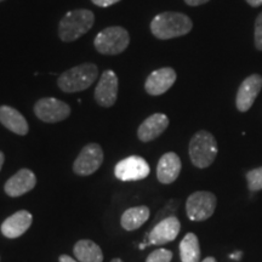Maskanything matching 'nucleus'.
I'll return each instance as SVG.
<instances>
[{"label": "nucleus", "mask_w": 262, "mask_h": 262, "mask_svg": "<svg viewBox=\"0 0 262 262\" xmlns=\"http://www.w3.org/2000/svg\"><path fill=\"white\" fill-rule=\"evenodd\" d=\"M192 28V19L181 12H162L150 22L152 34L162 40L182 37L188 34Z\"/></svg>", "instance_id": "nucleus-1"}, {"label": "nucleus", "mask_w": 262, "mask_h": 262, "mask_svg": "<svg viewBox=\"0 0 262 262\" xmlns=\"http://www.w3.org/2000/svg\"><path fill=\"white\" fill-rule=\"evenodd\" d=\"M94 12L86 9L67 12L58 25V37L62 41H74L93 28Z\"/></svg>", "instance_id": "nucleus-2"}, {"label": "nucleus", "mask_w": 262, "mask_h": 262, "mask_svg": "<svg viewBox=\"0 0 262 262\" xmlns=\"http://www.w3.org/2000/svg\"><path fill=\"white\" fill-rule=\"evenodd\" d=\"M189 158L195 168H209L215 162L219 147L216 139L209 131L201 130L194 134L189 141Z\"/></svg>", "instance_id": "nucleus-3"}, {"label": "nucleus", "mask_w": 262, "mask_h": 262, "mask_svg": "<svg viewBox=\"0 0 262 262\" xmlns=\"http://www.w3.org/2000/svg\"><path fill=\"white\" fill-rule=\"evenodd\" d=\"M98 75L94 63H83L62 73L57 79L58 88L63 93H79L89 89Z\"/></svg>", "instance_id": "nucleus-4"}, {"label": "nucleus", "mask_w": 262, "mask_h": 262, "mask_svg": "<svg viewBox=\"0 0 262 262\" xmlns=\"http://www.w3.org/2000/svg\"><path fill=\"white\" fill-rule=\"evenodd\" d=\"M130 42L129 32L119 26L107 27L96 35L94 45L102 55H118L126 50Z\"/></svg>", "instance_id": "nucleus-5"}, {"label": "nucleus", "mask_w": 262, "mask_h": 262, "mask_svg": "<svg viewBox=\"0 0 262 262\" xmlns=\"http://www.w3.org/2000/svg\"><path fill=\"white\" fill-rule=\"evenodd\" d=\"M217 199L214 193L198 191L192 193L186 201V212L191 221H205L214 215Z\"/></svg>", "instance_id": "nucleus-6"}, {"label": "nucleus", "mask_w": 262, "mask_h": 262, "mask_svg": "<svg viewBox=\"0 0 262 262\" xmlns=\"http://www.w3.org/2000/svg\"><path fill=\"white\" fill-rule=\"evenodd\" d=\"M103 163V150L97 143H89L80 150L74 160L73 171L79 176H89L96 172Z\"/></svg>", "instance_id": "nucleus-7"}, {"label": "nucleus", "mask_w": 262, "mask_h": 262, "mask_svg": "<svg viewBox=\"0 0 262 262\" xmlns=\"http://www.w3.org/2000/svg\"><path fill=\"white\" fill-rule=\"evenodd\" d=\"M34 113L41 122L58 123L70 117L71 107L55 97H44L35 103Z\"/></svg>", "instance_id": "nucleus-8"}, {"label": "nucleus", "mask_w": 262, "mask_h": 262, "mask_svg": "<svg viewBox=\"0 0 262 262\" xmlns=\"http://www.w3.org/2000/svg\"><path fill=\"white\" fill-rule=\"evenodd\" d=\"M150 168L142 157L130 156L120 160L114 169V175L120 181H140L149 175Z\"/></svg>", "instance_id": "nucleus-9"}, {"label": "nucleus", "mask_w": 262, "mask_h": 262, "mask_svg": "<svg viewBox=\"0 0 262 262\" xmlns=\"http://www.w3.org/2000/svg\"><path fill=\"white\" fill-rule=\"evenodd\" d=\"M261 89L262 77L260 74H251L242 81L235 97V106L239 112H248L250 110Z\"/></svg>", "instance_id": "nucleus-10"}, {"label": "nucleus", "mask_w": 262, "mask_h": 262, "mask_svg": "<svg viewBox=\"0 0 262 262\" xmlns=\"http://www.w3.org/2000/svg\"><path fill=\"white\" fill-rule=\"evenodd\" d=\"M118 77L113 71L107 70L101 75L95 89V100L102 107H112L118 97Z\"/></svg>", "instance_id": "nucleus-11"}, {"label": "nucleus", "mask_w": 262, "mask_h": 262, "mask_svg": "<svg viewBox=\"0 0 262 262\" xmlns=\"http://www.w3.org/2000/svg\"><path fill=\"white\" fill-rule=\"evenodd\" d=\"M176 81V72L170 67H163L153 71L147 77L145 83L146 93L150 96H160L165 94Z\"/></svg>", "instance_id": "nucleus-12"}, {"label": "nucleus", "mask_w": 262, "mask_h": 262, "mask_svg": "<svg viewBox=\"0 0 262 262\" xmlns=\"http://www.w3.org/2000/svg\"><path fill=\"white\" fill-rule=\"evenodd\" d=\"M180 231L181 224L176 216H169L155 226L148 234V245H163L175 241Z\"/></svg>", "instance_id": "nucleus-13"}, {"label": "nucleus", "mask_w": 262, "mask_h": 262, "mask_svg": "<svg viewBox=\"0 0 262 262\" xmlns=\"http://www.w3.org/2000/svg\"><path fill=\"white\" fill-rule=\"evenodd\" d=\"M37 185L35 173L29 169H21L11 176L4 186V191L9 196H21L31 192Z\"/></svg>", "instance_id": "nucleus-14"}, {"label": "nucleus", "mask_w": 262, "mask_h": 262, "mask_svg": "<svg viewBox=\"0 0 262 262\" xmlns=\"http://www.w3.org/2000/svg\"><path fill=\"white\" fill-rule=\"evenodd\" d=\"M182 164L180 157L173 152H168L162 156L157 165V178L163 185H170L176 181L181 172Z\"/></svg>", "instance_id": "nucleus-15"}, {"label": "nucleus", "mask_w": 262, "mask_h": 262, "mask_svg": "<svg viewBox=\"0 0 262 262\" xmlns=\"http://www.w3.org/2000/svg\"><path fill=\"white\" fill-rule=\"evenodd\" d=\"M33 222V216L27 210H19L12 214L2 224V233L6 238L15 239L24 235Z\"/></svg>", "instance_id": "nucleus-16"}, {"label": "nucleus", "mask_w": 262, "mask_h": 262, "mask_svg": "<svg viewBox=\"0 0 262 262\" xmlns=\"http://www.w3.org/2000/svg\"><path fill=\"white\" fill-rule=\"evenodd\" d=\"M168 126L169 118L163 113H155L139 126L137 137L142 142H150L162 135Z\"/></svg>", "instance_id": "nucleus-17"}, {"label": "nucleus", "mask_w": 262, "mask_h": 262, "mask_svg": "<svg viewBox=\"0 0 262 262\" xmlns=\"http://www.w3.org/2000/svg\"><path fill=\"white\" fill-rule=\"evenodd\" d=\"M0 123L12 133L19 136L28 134L29 126L26 118L15 108L10 106H0Z\"/></svg>", "instance_id": "nucleus-18"}, {"label": "nucleus", "mask_w": 262, "mask_h": 262, "mask_svg": "<svg viewBox=\"0 0 262 262\" xmlns=\"http://www.w3.org/2000/svg\"><path fill=\"white\" fill-rule=\"evenodd\" d=\"M149 215L150 211L148 206H134V208H130L126 211H124L122 219H120V224H122V227L125 231H135V229H139L141 226L146 224L147 220L149 219Z\"/></svg>", "instance_id": "nucleus-19"}, {"label": "nucleus", "mask_w": 262, "mask_h": 262, "mask_svg": "<svg viewBox=\"0 0 262 262\" xmlns=\"http://www.w3.org/2000/svg\"><path fill=\"white\" fill-rule=\"evenodd\" d=\"M73 251L74 256L79 262H103L102 249L89 239L78 241Z\"/></svg>", "instance_id": "nucleus-20"}, {"label": "nucleus", "mask_w": 262, "mask_h": 262, "mask_svg": "<svg viewBox=\"0 0 262 262\" xmlns=\"http://www.w3.org/2000/svg\"><path fill=\"white\" fill-rule=\"evenodd\" d=\"M201 245L194 233L189 232L180 243V256L182 262H201Z\"/></svg>", "instance_id": "nucleus-21"}, {"label": "nucleus", "mask_w": 262, "mask_h": 262, "mask_svg": "<svg viewBox=\"0 0 262 262\" xmlns=\"http://www.w3.org/2000/svg\"><path fill=\"white\" fill-rule=\"evenodd\" d=\"M248 188L253 192H257L262 189V166L250 170L247 173Z\"/></svg>", "instance_id": "nucleus-22"}, {"label": "nucleus", "mask_w": 262, "mask_h": 262, "mask_svg": "<svg viewBox=\"0 0 262 262\" xmlns=\"http://www.w3.org/2000/svg\"><path fill=\"white\" fill-rule=\"evenodd\" d=\"M172 253L166 249H158L152 251L147 257L146 262H171Z\"/></svg>", "instance_id": "nucleus-23"}, {"label": "nucleus", "mask_w": 262, "mask_h": 262, "mask_svg": "<svg viewBox=\"0 0 262 262\" xmlns=\"http://www.w3.org/2000/svg\"><path fill=\"white\" fill-rule=\"evenodd\" d=\"M254 42L255 48L262 51V12L257 16L255 21V32H254Z\"/></svg>", "instance_id": "nucleus-24"}, {"label": "nucleus", "mask_w": 262, "mask_h": 262, "mask_svg": "<svg viewBox=\"0 0 262 262\" xmlns=\"http://www.w3.org/2000/svg\"><path fill=\"white\" fill-rule=\"evenodd\" d=\"M95 5L100 6V8H108V6H112L117 3H119L120 0H91Z\"/></svg>", "instance_id": "nucleus-25"}, {"label": "nucleus", "mask_w": 262, "mask_h": 262, "mask_svg": "<svg viewBox=\"0 0 262 262\" xmlns=\"http://www.w3.org/2000/svg\"><path fill=\"white\" fill-rule=\"evenodd\" d=\"M210 2V0H185V3L189 6H199L205 4V3Z\"/></svg>", "instance_id": "nucleus-26"}, {"label": "nucleus", "mask_w": 262, "mask_h": 262, "mask_svg": "<svg viewBox=\"0 0 262 262\" xmlns=\"http://www.w3.org/2000/svg\"><path fill=\"white\" fill-rule=\"evenodd\" d=\"M58 262H79V261H77V260H74L73 257H71V256H68V255H61L60 257H58Z\"/></svg>", "instance_id": "nucleus-27"}, {"label": "nucleus", "mask_w": 262, "mask_h": 262, "mask_svg": "<svg viewBox=\"0 0 262 262\" xmlns=\"http://www.w3.org/2000/svg\"><path fill=\"white\" fill-rule=\"evenodd\" d=\"M245 2L253 8H258V6L262 5V0H245Z\"/></svg>", "instance_id": "nucleus-28"}, {"label": "nucleus", "mask_w": 262, "mask_h": 262, "mask_svg": "<svg viewBox=\"0 0 262 262\" xmlns=\"http://www.w3.org/2000/svg\"><path fill=\"white\" fill-rule=\"evenodd\" d=\"M4 162H5V156H4V153L0 152V170H2L3 165H4Z\"/></svg>", "instance_id": "nucleus-29"}, {"label": "nucleus", "mask_w": 262, "mask_h": 262, "mask_svg": "<svg viewBox=\"0 0 262 262\" xmlns=\"http://www.w3.org/2000/svg\"><path fill=\"white\" fill-rule=\"evenodd\" d=\"M202 262H217V261H216V258H215V257L209 256V257H205L204 260H203Z\"/></svg>", "instance_id": "nucleus-30"}, {"label": "nucleus", "mask_w": 262, "mask_h": 262, "mask_svg": "<svg viewBox=\"0 0 262 262\" xmlns=\"http://www.w3.org/2000/svg\"><path fill=\"white\" fill-rule=\"evenodd\" d=\"M111 262H124V261L122 260V258H118V257H116V258H113V260L111 261Z\"/></svg>", "instance_id": "nucleus-31"}, {"label": "nucleus", "mask_w": 262, "mask_h": 262, "mask_svg": "<svg viewBox=\"0 0 262 262\" xmlns=\"http://www.w3.org/2000/svg\"><path fill=\"white\" fill-rule=\"evenodd\" d=\"M0 2H4V0H0Z\"/></svg>", "instance_id": "nucleus-32"}]
</instances>
